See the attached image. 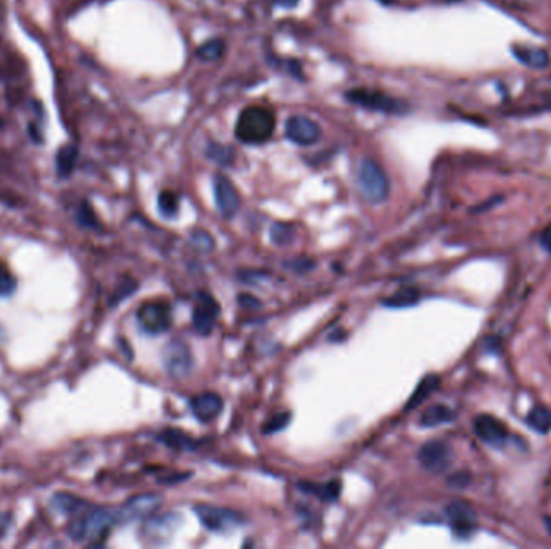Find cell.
I'll list each match as a JSON object with an SVG mask.
<instances>
[{
  "label": "cell",
  "instance_id": "12",
  "mask_svg": "<svg viewBox=\"0 0 551 549\" xmlns=\"http://www.w3.org/2000/svg\"><path fill=\"white\" fill-rule=\"evenodd\" d=\"M474 430L480 440L494 446V448H501L508 440V429L505 427V424L500 422L494 416H487V414L475 419Z\"/></svg>",
  "mask_w": 551,
  "mask_h": 549
},
{
  "label": "cell",
  "instance_id": "25",
  "mask_svg": "<svg viewBox=\"0 0 551 549\" xmlns=\"http://www.w3.org/2000/svg\"><path fill=\"white\" fill-rule=\"evenodd\" d=\"M269 235H271L273 244L279 245V246H285V245H289V244H292V242H294L295 228L287 223H276V224H273Z\"/></svg>",
  "mask_w": 551,
  "mask_h": 549
},
{
  "label": "cell",
  "instance_id": "17",
  "mask_svg": "<svg viewBox=\"0 0 551 549\" xmlns=\"http://www.w3.org/2000/svg\"><path fill=\"white\" fill-rule=\"evenodd\" d=\"M453 417H455V412L451 411L450 408H447L444 405H435L426 409L421 416V427H437V425L451 422Z\"/></svg>",
  "mask_w": 551,
  "mask_h": 549
},
{
  "label": "cell",
  "instance_id": "16",
  "mask_svg": "<svg viewBox=\"0 0 551 549\" xmlns=\"http://www.w3.org/2000/svg\"><path fill=\"white\" fill-rule=\"evenodd\" d=\"M512 53L521 63L531 68H545L550 63V57L542 48L527 47V46H515Z\"/></svg>",
  "mask_w": 551,
  "mask_h": 549
},
{
  "label": "cell",
  "instance_id": "26",
  "mask_svg": "<svg viewBox=\"0 0 551 549\" xmlns=\"http://www.w3.org/2000/svg\"><path fill=\"white\" fill-rule=\"evenodd\" d=\"M207 157L210 160L216 161V163L221 166H228L234 161V152L229 147H223V145L218 144H210L207 148Z\"/></svg>",
  "mask_w": 551,
  "mask_h": 549
},
{
  "label": "cell",
  "instance_id": "29",
  "mask_svg": "<svg viewBox=\"0 0 551 549\" xmlns=\"http://www.w3.org/2000/svg\"><path fill=\"white\" fill-rule=\"evenodd\" d=\"M76 216H78V223L81 225H84V228H90V229L99 228V221H97L94 209L90 208L89 203H86V202L81 203Z\"/></svg>",
  "mask_w": 551,
  "mask_h": 549
},
{
  "label": "cell",
  "instance_id": "24",
  "mask_svg": "<svg viewBox=\"0 0 551 549\" xmlns=\"http://www.w3.org/2000/svg\"><path fill=\"white\" fill-rule=\"evenodd\" d=\"M419 298V293L416 289H400L398 292L383 301V305L390 306V308H404V306H411Z\"/></svg>",
  "mask_w": 551,
  "mask_h": 549
},
{
  "label": "cell",
  "instance_id": "15",
  "mask_svg": "<svg viewBox=\"0 0 551 549\" xmlns=\"http://www.w3.org/2000/svg\"><path fill=\"white\" fill-rule=\"evenodd\" d=\"M191 409L200 422H212L223 411V400L216 393H202L191 401Z\"/></svg>",
  "mask_w": 551,
  "mask_h": 549
},
{
  "label": "cell",
  "instance_id": "28",
  "mask_svg": "<svg viewBox=\"0 0 551 549\" xmlns=\"http://www.w3.org/2000/svg\"><path fill=\"white\" fill-rule=\"evenodd\" d=\"M16 290V279L5 263H0V297H8Z\"/></svg>",
  "mask_w": 551,
  "mask_h": 549
},
{
  "label": "cell",
  "instance_id": "34",
  "mask_svg": "<svg viewBox=\"0 0 551 549\" xmlns=\"http://www.w3.org/2000/svg\"><path fill=\"white\" fill-rule=\"evenodd\" d=\"M10 522H12V515L8 513H0V538L8 530Z\"/></svg>",
  "mask_w": 551,
  "mask_h": 549
},
{
  "label": "cell",
  "instance_id": "32",
  "mask_svg": "<svg viewBox=\"0 0 551 549\" xmlns=\"http://www.w3.org/2000/svg\"><path fill=\"white\" fill-rule=\"evenodd\" d=\"M192 244L196 245L200 251H210L213 250L215 246L213 237L208 232H205V230H196V232L192 234Z\"/></svg>",
  "mask_w": 551,
  "mask_h": 549
},
{
  "label": "cell",
  "instance_id": "6",
  "mask_svg": "<svg viewBox=\"0 0 551 549\" xmlns=\"http://www.w3.org/2000/svg\"><path fill=\"white\" fill-rule=\"evenodd\" d=\"M136 317L140 329L149 335H160L171 327V311L166 303H144Z\"/></svg>",
  "mask_w": 551,
  "mask_h": 549
},
{
  "label": "cell",
  "instance_id": "9",
  "mask_svg": "<svg viewBox=\"0 0 551 549\" xmlns=\"http://www.w3.org/2000/svg\"><path fill=\"white\" fill-rule=\"evenodd\" d=\"M322 131L316 121H311L306 116H290L285 123V137L297 145H313L320 141Z\"/></svg>",
  "mask_w": 551,
  "mask_h": 549
},
{
  "label": "cell",
  "instance_id": "11",
  "mask_svg": "<svg viewBox=\"0 0 551 549\" xmlns=\"http://www.w3.org/2000/svg\"><path fill=\"white\" fill-rule=\"evenodd\" d=\"M418 459L426 471L432 473L445 472L451 464V450L444 441H429L419 450Z\"/></svg>",
  "mask_w": 551,
  "mask_h": 549
},
{
  "label": "cell",
  "instance_id": "33",
  "mask_svg": "<svg viewBox=\"0 0 551 549\" xmlns=\"http://www.w3.org/2000/svg\"><path fill=\"white\" fill-rule=\"evenodd\" d=\"M136 287H137V284L136 282H131L128 279V281H124L123 282V287L121 289H118L116 290V295H115V303L116 301H120V300H123L124 297H128V295H131L134 290H136Z\"/></svg>",
  "mask_w": 551,
  "mask_h": 549
},
{
  "label": "cell",
  "instance_id": "10",
  "mask_svg": "<svg viewBox=\"0 0 551 549\" xmlns=\"http://www.w3.org/2000/svg\"><path fill=\"white\" fill-rule=\"evenodd\" d=\"M219 316V305L213 297L207 293H200L198 301L192 313V324L193 329L200 335H210L213 332L216 319Z\"/></svg>",
  "mask_w": 551,
  "mask_h": 549
},
{
  "label": "cell",
  "instance_id": "20",
  "mask_svg": "<svg viewBox=\"0 0 551 549\" xmlns=\"http://www.w3.org/2000/svg\"><path fill=\"white\" fill-rule=\"evenodd\" d=\"M78 160V150L73 145H67V147L60 148V152L57 155V169L58 174L62 177H67L72 174Z\"/></svg>",
  "mask_w": 551,
  "mask_h": 549
},
{
  "label": "cell",
  "instance_id": "36",
  "mask_svg": "<svg viewBox=\"0 0 551 549\" xmlns=\"http://www.w3.org/2000/svg\"><path fill=\"white\" fill-rule=\"evenodd\" d=\"M276 5H279V7H284V8H294L299 5L300 0H273Z\"/></svg>",
  "mask_w": 551,
  "mask_h": 549
},
{
  "label": "cell",
  "instance_id": "8",
  "mask_svg": "<svg viewBox=\"0 0 551 549\" xmlns=\"http://www.w3.org/2000/svg\"><path fill=\"white\" fill-rule=\"evenodd\" d=\"M213 190L216 208H218L221 216L228 219L234 216L240 208V195L229 177H226L224 174H215Z\"/></svg>",
  "mask_w": 551,
  "mask_h": 549
},
{
  "label": "cell",
  "instance_id": "7",
  "mask_svg": "<svg viewBox=\"0 0 551 549\" xmlns=\"http://www.w3.org/2000/svg\"><path fill=\"white\" fill-rule=\"evenodd\" d=\"M163 364L166 373L175 379H182L192 370L193 358L191 348L186 342L182 340H171L165 347L163 352Z\"/></svg>",
  "mask_w": 551,
  "mask_h": 549
},
{
  "label": "cell",
  "instance_id": "1",
  "mask_svg": "<svg viewBox=\"0 0 551 549\" xmlns=\"http://www.w3.org/2000/svg\"><path fill=\"white\" fill-rule=\"evenodd\" d=\"M276 115L263 105H248L239 113L236 123V137L245 145H261L273 137Z\"/></svg>",
  "mask_w": 551,
  "mask_h": 549
},
{
  "label": "cell",
  "instance_id": "3",
  "mask_svg": "<svg viewBox=\"0 0 551 549\" xmlns=\"http://www.w3.org/2000/svg\"><path fill=\"white\" fill-rule=\"evenodd\" d=\"M356 181H358V188L366 202L379 204L388 198L390 184H388L387 174L374 160L365 158L361 161Z\"/></svg>",
  "mask_w": 551,
  "mask_h": 549
},
{
  "label": "cell",
  "instance_id": "30",
  "mask_svg": "<svg viewBox=\"0 0 551 549\" xmlns=\"http://www.w3.org/2000/svg\"><path fill=\"white\" fill-rule=\"evenodd\" d=\"M289 422H290V414L289 412H279V414H276L274 417L269 419L266 424H264L263 432L266 435L280 432V430H284L285 427H287Z\"/></svg>",
  "mask_w": 551,
  "mask_h": 549
},
{
  "label": "cell",
  "instance_id": "13",
  "mask_svg": "<svg viewBox=\"0 0 551 549\" xmlns=\"http://www.w3.org/2000/svg\"><path fill=\"white\" fill-rule=\"evenodd\" d=\"M161 498L155 493H145L139 494V496H134L129 499V501L124 504V508L120 509L118 514V520H131V519H140L145 517V515H150L160 508Z\"/></svg>",
  "mask_w": 551,
  "mask_h": 549
},
{
  "label": "cell",
  "instance_id": "19",
  "mask_svg": "<svg viewBox=\"0 0 551 549\" xmlns=\"http://www.w3.org/2000/svg\"><path fill=\"white\" fill-rule=\"evenodd\" d=\"M531 427L540 433H548L551 430V411H548L547 408L537 406L533 408L531 412H529L527 421Z\"/></svg>",
  "mask_w": 551,
  "mask_h": 549
},
{
  "label": "cell",
  "instance_id": "5",
  "mask_svg": "<svg viewBox=\"0 0 551 549\" xmlns=\"http://www.w3.org/2000/svg\"><path fill=\"white\" fill-rule=\"evenodd\" d=\"M193 510H196L197 517L202 522L205 529H208L210 531L223 534V531H231L244 524V517L231 509L216 508V506L210 504H198L193 508Z\"/></svg>",
  "mask_w": 551,
  "mask_h": 549
},
{
  "label": "cell",
  "instance_id": "35",
  "mask_svg": "<svg viewBox=\"0 0 551 549\" xmlns=\"http://www.w3.org/2000/svg\"><path fill=\"white\" fill-rule=\"evenodd\" d=\"M540 244H542L548 251H551V224L543 230L542 235H540Z\"/></svg>",
  "mask_w": 551,
  "mask_h": 549
},
{
  "label": "cell",
  "instance_id": "18",
  "mask_svg": "<svg viewBox=\"0 0 551 549\" xmlns=\"http://www.w3.org/2000/svg\"><path fill=\"white\" fill-rule=\"evenodd\" d=\"M224 52H226V42L223 39H212L200 46L197 48L196 55L198 60L213 63V62H218L219 58H223Z\"/></svg>",
  "mask_w": 551,
  "mask_h": 549
},
{
  "label": "cell",
  "instance_id": "27",
  "mask_svg": "<svg viewBox=\"0 0 551 549\" xmlns=\"http://www.w3.org/2000/svg\"><path fill=\"white\" fill-rule=\"evenodd\" d=\"M158 208L161 214H165L166 218L176 216L177 209H179V198H177L176 193L163 190L158 197Z\"/></svg>",
  "mask_w": 551,
  "mask_h": 549
},
{
  "label": "cell",
  "instance_id": "14",
  "mask_svg": "<svg viewBox=\"0 0 551 549\" xmlns=\"http://www.w3.org/2000/svg\"><path fill=\"white\" fill-rule=\"evenodd\" d=\"M448 519H450L451 529L458 535L472 534L477 527V517H475L472 508L464 503H453L447 509Z\"/></svg>",
  "mask_w": 551,
  "mask_h": 549
},
{
  "label": "cell",
  "instance_id": "38",
  "mask_svg": "<svg viewBox=\"0 0 551 549\" xmlns=\"http://www.w3.org/2000/svg\"><path fill=\"white\" fill-rule=\"evenodd\" d=\"M445 2H453V0H445Z\"/></svg>",
  "mask_w": 551,
  "mask_h": 549
},
{
  "label": "cell",
  "instance_id": "2",
  "mask_svg": "<svg viewBox=\"0 0 551 549\" xmlns=\"http://www.w3.org/2000/svg\"><path fill=\"white\" fill-rule=\"evenodd\" d=\"M73 515L74 519L68 527V534L74 541L102 540L111 525L118 522V514L108 509H92L86 513H81V509H78Z\"/></svg>",
  "mask_w": 551,
  "mask_h": 549
},
{
  "label": "cell",
  "instance_id": "22",
  "mask_svg": "<svg viewBox=\"0 0 551 549\" xmlns=\"http://www.w3.org/2000/svg\"><path fill=\"white\" fill-rule=\"evenodd\" d=\"M300 489H304L306 493H316L322 501H336L340 493V483L334 480L322 487H315L313 483H300Z\"/></svg>",
  "mask_w": 551,
  "mask_h": 549
},
{
  "label": "cell",
  "instance_id": "23",
  "mask_svg": "<svg viewBox=\"0 0 551 549\" xmlns=\"http://www.w3.org/2000/svg\"><path fill=\"white\" fill-rule=\"evenodd\" d=\"M437 385H439V377H435V375L426 377V379L419 384L418 389H416V391L413 393L411 398H409L407 409H413L418 405H421V403H423L426 398H428V395H430V391L434 390Z\"/></svg>",
  "mask_w": 551,
  "mask_h": 549
},
{
  "label": "cell",
  "instance_id": "21",
  "mask_svg": "<svg viewBox=\"0 0 551 549\" xmlns=\"http://www.w3.org/2000/svg\"><path fill=\"white\" fill-rule=\"evenodd\" d=\"M163 443H166L170 448L176 450H193L196 448V441L191 437H187L186 433L179 432V430H168V432H163L158 437Z\"/></svg>",
  "mask_w": 551,
  "mask_h": 549
},
{
  "label": "cell",
  "instance_id": "37",
  "mask_svg": "<svg viewBox=\"0 0 551 549\" xmlns=\"http://www.w3.org/2000/svg\"><path fill=\"white\" fill-rule=\"evenodd\" d=\"M545 527H547L548 534L551 536V517H545Z\"/></svg>",
  "mask_w": 551,
  "mask_h": 549
},
{
  "label": "cell",
  "instance_id": "4",
  "mask_svg": "<svg viewBox=\"0 0 551 549\" xmlns=\"http://www.w3.org/2000/svg\"><path fill=\"white\" fill-rule=\"evenodd\" d=\"M345 99H347L350 104L361 106V109L387 113V115H403V113L408 110L407 102L387 95L386 92H382V90L369 88L348 89L347 92H345Z\"/></svg>",
  "mask_w": 551,
  "mask_h": 549
},
{
  "label": "cell",
  "instance_id": "31",
  "mask_svg": "<svg viewBox=\"0 0 551 549\" xmlns=\"http://www.w3.org/2000/svg\"><path fill=\"white\" fill-rule=\"evenodd\" d=\"M53 503L58 506V509L64 510V513H76L78 509H81V506L84 503L81 501V499L74 498V496H69V494H57L55 499H53Z\"/></svg>",
  "mask_w": 551,
  "mask_h": 549
}]
</instances>
